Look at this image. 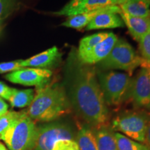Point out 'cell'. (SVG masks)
I'll return each mask as SVG.
<instances>
[{
	"label": "cell",
	"mask_w": 150,
	"mask_h": 150,
	"mask_svg": "<svg viewBox=\"0 0 150 150\" xmlns=\"http://www.w3.org/2000/svg\"><path fill=\"white\" fill-rule=\"evenodd\" d=\"M76 130L66 122H54L38 127V138L33 150H79Z\"/></svg>",
	"instance_id": "obj_3"
},
{
	"label": "cell",
	"mask_w": 150,
	"mask_h": 150,
	"mask_svg": "<svg viewBox=\"0 0 150 150\" xmlns=\"http://www.w3.org/2000/svg\"><path fill=\"white\" fill-rule=\"evenodd\" d=\"M149 115L142 111H127L120 114L112 121V130L138 142L146 141Z\"/></svg>",
	"instance_id": "obj_7"
},
{
	"label": "cell",
	"mask_w": 150,
	"mask_h": 150,
	"mask_svg": "<svg viewBox=\"0 0 150 150\" xmlns=\"http://www.w3.org/2000/svg\"><path fill=\"white\" fill-rule=\"evenodd\" d=\"M12 4H13L12 0H0V19L10 10Z\"/></svg>",
	"instance_id": "obj_25"
},
{
	"label": "cell",
	"mask_w": 150,
	"mask_h": 150,
	"mask_svg": "<svg viewBox=\"0 0 150 150\" xmlns=\"http://www.w3.org/2000/svg\"><path fill=\"white\" fill-rule=\"evenodd\" d=\"M20 62H21V60L1 63H0V74L21 70L23 67L21 66Z\"/></svg>",
	"instance_id": "obj_24"
},
{
	"label": "cell",
	"mask_w": 150,
	"mask_h": 150,
	"mask_svg": "<svg viewBox=\"0 0 150 150\" xmlns=\"http://www.w3.org/2000/svg\"><path fill=\"white\" fill-rule=\"evenodd\" d=\"M138 42L142 59L148 64L150 62V29L142 35Z\"/></svg>",
	"instance_id": "obj_22"
},
{
	"label": "cell",
	"mask_w": 150,
	"mask_h": 150,
	"mask_svg": "<svg viewBox=\"0 0 150 150\" xmlns=\"http://www.w3.org/2000/svg\"><path fill=\"white\" fill-rule=\"evenodd\" d=\"M0 150H8V149L6 148L5 146L2 143H1V142H0Z\"/></svg>",
	"instance_id": "obj_30"
},
{
	"label": "cell",
	"mask_w": 150,
	"mask_h": 150,
	"mask_svg": "<svg viewBox=\"0 0 150 150\" xmlns=\"http://www.w3.org/2000/svg\"><path fill=\"white\" fill-rule=\"evenodd\" d=\"M141 64L147 67V63L140 59L134 48L123 39H117L110 54L97 63L102 70H122L131 73Z\"/></svg>",
	"instance_id": "obj_6"
},
{
	"label": "cell",
	"mask_w": 150,
	"mask_h": 150,
	"mask_svg": "<svg viewBox=\"0 0 150 150\" xmlns=\"http://www.w3.org/2000/svg\"><path fill=\"white\" fill-rule=\"evenodd\" d=\"M27 110L33 120L52 122L69 113L71 106L65 88L59 83L37 88V93Z\"/></svg>",
	"instance_id": "obj_2"
},
{
	"label": "cell",
	"mask_w": 150,
	"mask_h": 150,
	"mask_svg": "<svg viewBox=\"0 0 150 150\" xmlns=\"http://www.w3.org/2000/svg\"><path fill=\"white\" fill-rule=\"evenodd\" d=\"M118 6L122 12L131 16L139 18L150 16V0H129Z\"/></svg>",
	"instance_id": "obj_16"
},
{
	"label": "cell",
	"mask_w": 150,
	"mask_h": 150,
	"mask_svg": "<svg viewBox=\"0 0 150 150\" xmlns=\"http://www.w3.org/2000/svg\"><path fill=\"white\" fill-rule=\"evenodd\" d=\"M69 69L66 91L70 106L93 129L106 126L108 110L95 70L79 61L74 54Z\"/></svg>",
	"instance_id": "obj_1"
},
{
	"label": "cell",
	"mask_w": 150,
	"mask_h": 150,
	"mask_svg": "<svg viewBox=\"0 0 150 150\" xmlns=\"http://www.w3.org/2000/svg\"><path fill=\"white\" fill-rule=\"evenodd\" d=\"M61 53L56 46L48 49L26 60H21L20 64L22 67H31L35 68L47 69L54 66L61 59Z\"/></svg>",
	"instance_id": "obj_13"
},
{
	"label": "cell",
	"mask_w": 150,
	"mask_h": 150,
	"mask_svg": "<svg viewBox=\"0 0 150 150\" xmlns=\"http://www.w3.org/2000/svg\"><path fill=\"white\" fill-rule=\"evenodd\" d=\"M129 1V0H122L121 2H120V5L122 4H123V3L126 2V1Z\"/></svg>",
	"instance_id": "obj_31"
},
{
	"label": "cell",
	"mask_w": 150,
	"mask_h": 150,
	"mask_svg": "<svg viewBox=\"0 0 150 150\" xmlns=\"http://www.w3.org/2000/svg\"><path fill=\"white\" fill-rule=\"evenodd\" d=\"M34 97L35 93L33 89L18 90L13 88L8 101L13 107L24 108L30 106Z\"/></svg>",
	"instance_id": "obj_19"
},
{
	"label": "cell",
	"mask_w": 150,
	"mask_h": 150,
	"mask_svg": "<svg viewBox=\"0 0 150 150\" xmlns=\"http://www.w3.org/2000/svg\"><path fill=\"white\" fill-rule=\"evenodd\" d=\"M0 139H1V135H0Z\"/></svg>",
	"instance_id": "obj_34"
},
{
	"label": "cell",
	"mask_w": 150,
	"mask_h": 150,
	"mask_svg": "<svg viewBox=\"0 0 150 150\" xmlns=\"http://www.w3.org/2000/svg\"><path fill=\"white\" fill-rule=\"evenodd\" d=\"M147 67L148 69H149V72H150V62L147 64Z\"/></svg>",
	"instance_id": "obj_32"
},
{
	"label": "cell",
	"mask_w": 150,
	"mask_h": 150,
	"mask_svg": "<svg viewBox=\"0 0 150 150\" xmlns=\"http://www.w3.org/2000/svg\"><path fill=\"white\" fill-rule=\"evenodd\" d=\"M13 91V88H11L3 82L0 81V97L8 100L12 95Z\"/></svg>",
	"instance_id": "obj_26"
},
{
	"label": "cell",
	"mask_w": 150,
	"mask_h": 150,
	"mask_svg": "<svg viewBox=\"0 0 150 150\" xmlns=\"http://www.w3.org/2000/svg\"><path fill=\"white\" fill-rule=\"evenodd\" d=\"M112 5H120L122 0H108Z\"/></svg>",
	"instance_id": "obj_29"
},
{
	"label": "cell",
	"mask_w": 150,
	"mask_h": 150,
	"mask_svg": "<svg viewBox=\"0 0 150 150\" xmlns=\"http://www.w3.org/2000/svg\"><path fill=\"white\" fill-rule=\"evenodd\" d=\"M146 142L147 143V147L150 149V115L149 118V121H148L147 132H146Z\"/></svg>",
	"instance_id": "obj_28"
},
{
	"label": "cell",
	"mask_w": 150,
	"mask_h": 150,
	"mask_svg": "<svg viewBox=\"0 0 150 150\" xmlns=\"http://www.w3.org/2000/svg\"><path fill=\"white\" fill-rule=\"evenodd\" d=\"M117 40V38L113 33H108V36L97 44L91 52L81 57L77 56L79 61L85 65L97 64L110 54Z\"/></svg>",
	"instance_id": "obj_11"
},
{
	"label": "cell",
	"mask_w": 150,
	"mask_h": 150,
	"mask_svg": "<svg viewBox=\"0 0 150 150\" xmlns=\"http://www.w3.org/2000/svg\"><path fill=\"white\" fill-rule=\"evenodd\" d=\"M109 5L112 4L108 0H70L54 14L69 18Z\"/></svg>",
	"instance_id": "obj_10"
},
{
	"label": "cell",
	"mask_w": 150,
	"mask_h": 150,
	"mask_svg": "<svg viewBox=\"0 0 150 150\" xmlns=\"http://www.w3.org/2000/svg\"><path fill=\"white\" fill-rule=\"evenodd\" d=\"M123 20L117 13L106 12L97 15L86 27V30H97L104 29H115L123 27Z\"/></svg>",
	"instance_id": "obj_15"
},
{
	"label": "cell",
	"mask_w": 150,
	"mask_h": 150,
	"mask_svg": "<svg viewBox=\"0 0 150 150\" xmlns=\"http://www.w3.org/2000/svg\"><path fill=\"white\" fill-rule=\"evenodd\" d=\"M120 17L124 24L128 28L131 36L138 42L150 29V16L147 18L131 16L121 12Z\"/></svg>",
	"instance_id": "obj_14"
},
{
	"label": "cell",
	"mask_w": 150,
	"mask_h": 150,
	"mask_svg": "<svg viewBox=\"0 0 150 150\" xmlns=\"http://www.w3.org/2000/svg\"><path fill=\"white\" fill-rule=\"evenodd\" d=\"M52 75V72L48 69L23 67L21 70L7 74L5 78L13 83L27 86H34L37 88H40L48 84Z\"/></svg>",
	"instance_id": "obj_9"
},
{
	"label": "cell",
	"mask_w": 150,
	"mask_h": 150,
	"mask_svg": "<svg viewBox=\"0 0 150 150\" xmlns=\"http://www.w3.org/2000/svg\"><path fill=\"white\" fill-rule=\"evenodd\" d=\"M144 150H150V149H149V147H147H147H146V148H145V149H144Z\"/></svg>",
	"instance_id": "obj_33"
},
{
	"label": "cell",
	"mask_w": 150,
	"mask_h": 150,
	"mask_svg": "<svg viewBox=\"0 0 150 150\" xmlns=\"http://www.w3.org/2000/svg\"><path fill=\"white\" fill-rule=\"evenodd\" d=\"M1 137L10 150H33L38 138V127L27 110H22Z\"/></svg>",
	"instance_id": "obj_4"
},
{
	"label": "cell",
	"mask_w": 150,
	"mask_h": 150,
	"mask_svg": "<svg viewBox=\"0 0 150 150\" xmlns=\"http://www.w3.org/2000/svg\"><path fill=\"white\" fill-rule=\"evenodd\" d=\"M8 105L0 97V117L8 111Z\"/></svg>",
	"instance_id": "obj_27"
},
{
	"label": "cell",
	"mask_w": 150,
	"mask_h": 150,
	"mask_svg": "<svg viewBox=\"0 0 150 150\" xmlns=\"http://www.w3.org/2000/svg\"><path fill=\"white\" fill-rule=\"evenodd\" d=\"M76 142L79 150H98L93 128L85 125L76 131Z\"/></svg>",
	"instance_id": "obj_18"
},
{
	"label": "cell",
	"mask_w": 150,
	"mask_h": 150,
	"mask_svg": "<svg viewBox=\"0 0 150 150\" xmlns=\"http://www.w3.org/2000/svg\"><path fill=\"white\" fill-rule=\"evenodd\" d=\"M114 136L117 150H144L147 147L118 132H114Z\"/></svg>",
	"instance_id": "obj_21"
},
{
	"label": "cell",
	"mask_w": 150,
	"mask_h": 150,
	"mask_svg": "<svg viewBox=\"0 0 150 150\" xmlns=\"http://www.w3.org/2000/svg\"><path fill=\"white\" fill-rule=\"evenodd\" d=\"M129 94L136 107L150 109V72L147 67L140 69L131 79Z\"/></svg>",
	"instance_id": "obj_8"
},
{
	"label": "cell",
	"mask_w": 150,
	"mask_h": 150,
	"mask_svg": "<svg viewBox=\"0 0 150 150\" xmlns=\"http://www.w3.org/2000/svg\"><path fill=\"white\" fill-rule=\"evenodd\" d=\"M106 12H112L120 15L122 11L118 5L106 6L95 9V10L88 11V12L69 17L62 24V26L77 30L81 29L86 27L97 15Z\"/></svg>",
	"instance_id": "obj_12"
},
{
	"label": "cell",
	"mask_w": 150,
	"mask_h": 150,
	"mask_svg": "<svg viewBox=\"0 0 150 150\" xmlns=\"http://www.w3.org/2000/svg\"><path fill=\"white\" fill-rule=\"evenodd\" d=\"M20 112L7 111L4 115L0 117V135L3 134L10 127L15 120L20 115Z\"/></svg>",
	"instance_id": "obj_23"
},
{
	"label": "cell",
	"mask_w": 150,
	"mask_h": 150,
	"mask_svg": "<svg viewBox=\"0 0 150 150\" xmlns=\"http://www.w3.org/2000/svg\"><path fill=\"white\" fill-rule=\"evenodd\" d=\"M98 83L102 92L105 102L109 106H118L129 95L131 79L125 73L99 72Z\"/></svg>",
	"instance_id": "obj_5"
},
{
	"label": "cell",
	"mask_w": 150,
	"mask_h": 150,
	"mask_svg": "<svg viewBox=\"0 0 150 150\" xmlns=\"http://www.w3.org/2000/svg\"><path fill=\"white\" fill-rule=\"evenodd\" d=\"M93 129L98 150H117L114 132L110 127L106 125Z\"/></svg>",
	"instance_id": "obj_17"
},
{
	"label": "cell",
	"mask_w": 150,
	"mask_h": 150,
	"mask_svg": "<svg viewBox=\"0 0 150 150\" xmlns=\"http://www.w3.org/2000/svg\"><path fill=\"white\" fill-rule=\"evenodd\" d=\"M108 33L106 32L98 33L83 38L80 40L76 55L79 58L86 55V54L91 52L97 44L104 40L108 36Z\"/></svg>",
	"instance_id": "obj_20"
}]
</instances>
